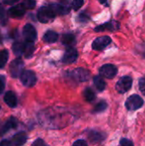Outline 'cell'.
Listing matches in <instances>:
<instances>
[{"mask_svg":"<svg viewBox=\"0 0 145 146\" xmlns=\"http://www.w3.org/2000/svg\"><path fill=\"white\" fill-rule=\"evenodd\" d=\"M112 39L109 36H101L97 38L92 43V49L95 50H104L110 43Z\"/></svg>","mask_w":145,"mask_h":146,"instance_id":"obj_7","label":"cell"},{"mask_svg":"<svg viewBox=\"0 0 145 146\" xmlns=\"http://www.w3.org/2000/svg\"><path fill=\"white\" fill-rule=\"evenodd\" d=\"M83 4H84V0H73L72 7H73V10L76 11V10L79 9Z\"/></svg>","mask_w":145,"mask_h":146,"instance_id":"obj_27","label":"cell"},{"mask_svg":"<svg viewBox=\"0 0 145 146\" xmlns=\"http://www.w3.org/2000/svg\"><path fill=\"white\" fill-rule=\"evenodd\" d=\"M107 107H108V104L105 102V101H100L96 106H95V108H94V110H93V112H95V113H100V112H103V111H104L106 109H107Z\"/></svg>","mask_w":145,"mask_h":146,"instance_id":"obj_25","label":"cell"},{"mask_svg":"<svg viewBox=\"0 0 145 146\" xmlns=\"http://www.w3.org/2000/svg\"><path fill=\"white\" fill-rule=\"evenodd\" d=\"M55 15H66L70 11V7L64 4H52L50 6Z\"/></svg>","mask_w":145,"mask_h":146,"instance_id":"obj_13","label":"cell"},{"mask_svg":"<svg viewBox=\"0 0 145 146\" xmlns=\"http://www.w3.org/2000/svg\"><path fill=\"white\" fill-rule=\"evenodd\" d=\"M1 9H1V4H0V12H1Z\"/></svg>","mask_w":145,"mask_h":146,"instance_id":"obj_36","label":"cell"},{"mask_svg":"<svg viewBox=\"0 0 145 146\" xmlns=\"http://www.w3.org/2000/svg\"><path fill=\"white\" fill-rule=\"evenodd\" d=\"M0 146H12L11 143L7 140V139H3L0 142Z\"/></svg>","mask_w":145,"mask_h":146,"instance_id":"obj_34","label":"cell"},{"mask_svg":"<svg viewBox=\"0 0 145 146\" xmlns=\"http://www.w3.org/2000/svg\"><path fill=\"white\" fill-rule=\"evenodd\" d=\"M5 87V80L3 77H0V93H2V92L4 90Z\"/></svg>","mask_w":145,"mask_h":146,"instance_id":"obj_32","label":"cell"},{"mask_svg":"<svg viewBox=\"0 0 145 146\" xmlns=\"http://www.w3.org/2000/svg\"><path fill=\"white\" fill-rule=\"evenodd\" d=\"M56 16L55 13L50 7H42L38 9L37 17L38 20L42 23H47Z\"/></svg>","mask_w":145,"mask_h":146,"instance_id":"obj_3","label":"cell"},{"mask_svg":"<svg viewBox=\"0 0 145 146\" xmlns=\"http://www.w3.org/2000/svg\"><path fill=\"white\" fill-rule=\"evenodd\" d=\"M118 69L113 64H105L99 69V74L102 77L107 79H113L117 74Z\"/></svg>","mask_w":145,"mask_h":146,"instance_id":"obj_6","label":"cell"},{"mask_svg":"<svg viewBox=\"0 0 145 146\" xmlns=\"http://www.w3.org/2000/svg\"><path fill=\"white\" fill-rule=\"evenodd\" d=\"M24 48H25V44H23L21 42H15L12 46L13 52L17 56H20L24 53Z\"/></svg>","mask_w":145,"mask_h":146,"instance_id":"obj_19","label":"cell"},{"mask_svg":"<svg viewBox=\"0 0 145 146\" xmlns=\"http://www.w3.org/2000/svg\"><path fill=\"white\" fill-rule=\"evenodd\" d=\"M43 38L46 43H55L58 39V33L54 31H47Z\"/></svg>","mask_w":145,"mask_h":146,"instance_id":"obj_17","label":"cell"},{"mask_svg":"<svg viewBox=\"0 0 145 146\" xmlns=\"http://www.w3.org/2000/svg\"><path fill=\"white\" fill-rule=\"evenodd\" d=\"M120 145L121 146H134L132 141H131L130 139H122L120 142Z\"/></svg>","mask_w":145,"mask_h":146,"instance_id":"obj_29","label":"cell"},{"mask_svg":"<svg viewBox=\"0 0 145 146\" xmlns=\"http://www.w3.org/2000/svg\"><path fill=\"white\" fill-rule=\"evenodd\" d=\"M19 0H3V3L4 4H7V5H13L15 4L16 2H18Z\"/></svg>","mask_w":145,"mask_h":146,"instance_id":"obj_33","label":"cell"},{"mask_svg":"<svg viewBox=\"0 0 145 146\" xmlns=\"http://www.w3.org/2000/svg\"><path fill=\"white\" fill-rule=\"evenodd\" d=\"M22 5L24 6V8H25L26 9H33V8L35 7L36 2H35L34 0H25V1L23 2Z\"/></svg>","mask_w":145,"mask_h":146,"instance_id":"obj_26","label":"cell"},{"mask_svg":"<svg viewBox=\"0 0 145 146\" xmlns=\"http://www.w3.org/2000/svg\"><path fill=\"white\" fill-rule=\"evenodd\" d=\"M24 62L21 58H16L9 65V73L13 78H17L21 76V73L24 71Z\"/></svg>","mask_w":145,"mask_h":146,"instance_id":"obj_5","label":"cell"},{"mask_svg":"<svg viewBox=\"0 0 145 146\" xmlns=\"http://www.w3.org/2000/svg\"><path fill=\"white\" fill-rule=\"evenodd\" d=\"M77 58H78V51L75 49L70 47L64 53V56L62 57V62L64 63L69 64L74 62L77 60Z\"/></svg>","mask_w":145,"mask_h":146,"instance_id":"obj_11","label":"cell"},{"mask_svg":"<svg viewBox=\"0 0 145 146\" xmlns=\"http://www.w3.org/2000/svg\"><path fill=\"white\" fill-rule=\"evenodd\" d=\"M132 86V79L130 76L121 77L116 83L115 88L119 93L124 94L127 92Z\"/></svg>","mask_w":145,"mask_h":146,"instance_id":"obj_2","label":"cell"},{"mask_svg":"<svg viewBox=\"0 0 145 146\" xmlns=\"http://www.w3.org/2000/svg\"><path fill=\"white\" fill-rule=\"evenodd\" d=\"M34 51V44L32 42H26L25 44V48H24V55L26 58H29L32 56V53Z\"/></svg>","mask_w":145,"mask_h":146,"instance_id":"obj_23","label":"cell"},{"mask_svg":"<svg viewBox=\"0 0 145 146\" xmlns=\"http://www.w3.org/2000/svg\"><path fill=\"white\" fill-rule=\"evenodd\" d=\"M9 59V52L7 50H3L0 51V68H3Z\"/></svg>","mask_w":145,"mask_h":146,"instance_id":"obj_24","label":"cell"},{"mask_svg":"<svg viewBox=\"0 0 145 146\" xmlns=\"http://www.w3.org/2000/svg\"><path fill=\"white\" fill-rule=\"evenodd\" d=\"M101 3H105L107 2V0H98Z\"/></svg>","mask_w":145,"mask_h":146,"instance_id":"obj_35","label":"cell"},{"mask_svg":"<svg viewBox=\"0 0 145 146\" xmlns=\"http://www.w3.org/2000/svg\"><path fill=\"white\" fill-rule=\"evenodd\" d=\"M32 146H49L42 139H38L37 140H35L32 144Z\"/></svg>","mask_w":145,"mask_h":146,"instance_id":"obj_30","label":"cell"},{"mask_svg":"<svg viewBox=\"0 0 145 146\" xmlns=\"http://www.w3.org/2000/svg\"><path fill=\"white\" fill-rule=\"evenodd\" d=\"M138 88L143 95L145 96V76L141 78L138 81Z\"/></svg>","mask_w":145,"mask_h":146,"instance_id":"obj_28","label":"cell"},{"mask_svg":"<svg viewBox=\"0 0 145 146\" xmlns=\"http://www.w3.org/2000/svg\"><path fill=\"white\" fill-rule=\"evenodd\" d=\"M121 27V24L116 21H110L109 22H106L103 25H100L98 27H97L95 28V31L96 32H103V31H116L118 29H120Z\"/></svg>","mask_w":145,"mask_h":146,"instance_id":"obj_10","label":"cell"},{"mask_svg":"<svg viewBox=\"0 0 145 146\" xmlns=\"http://www.w3.org/2000/svg\"><path fill=\"white\" fill-rule=\"evenodd\" d=\"M144 104V99L139 95L133 94L130 96L126 101V108L130 111H134L142 108Z\"/></svg>","mask_w":145,"mask_h":146,"instance_id":"obj_1","label":"cell"},{"mask_svg":"<svg viewBox=\"0 0 145 146\" xmlns=\"http://www.w3.org/2000/svg\"><path fill=\"white\" fill-rule=\"evenodd\" d=\"M62 42L63 44L68 45V46H71L72 44H73L75 43V38L73 34L70 33H67L64 34L62 38Z\"/></svg>","mask_w":145,"mask_h":146,"instance_id":"obj_20","label":"cell"},{"mask_svg":"<svg viewBox=\"0 0 145 146\" xmlns=\"http://www.w3.org/2000/svg\"><path fill=\"white\" fill-rule=\"evenodd\" d=\"M71 76L79 82H85L90 79V72L83 68H79L71 72Z\"/></svg>","mask_w":145,"mask_h":146,"instance_id":"obj_8","label":"cell"},{"mask_svg":"<svg viewBox=\"0 0 145 146\" xmlns=\"http://www.w3.org/2000/svg\"><path fill=\"white\" fill-rule=\"evenodd\" d=\"M89 139H91V142L93 143H98L100 141H103L104 140L106 135L103 133H100V132H97V131H91L89 133Z\"/></svg>","mask_w":145,"mask_h":146,"instance_id":"obj_16","label":"cell"},{"mask_svg":"<svg viewBox=\"0 0 145 146\" xmlns=\"http://www.w3.org/2000/svg\"><path fill=\"white\" fill-rule=\"evenodd\" d=\"M3 99H4L5 104L9 107H10V108L16 107V105H17V98H16V96L15 95L14 92H6V94L4 95Z\"/></svg>","mask_w":145,"mask_h":146,"instance_id":"obj_14","label":"cell"},{"mask_svg":"<svg viewBox=\"0 0 145 146\" xmlns=\"http://www.w3.org/2000/svg\"><path fill=\"white\" fill-rule=\"evenodd\" d=\"M16 127H17V121H16V119L14 118V117H11V118L9 119L8 121L5 123V125H4V127H3V132L5 133V132H7V131H9L10 129L15 128Z\"/></svg>","mask_w":145,"mask_h":146,"instance_id":"obj_21","label":"cell"},{"mask_svg":"<svg viewBox=\"0 0 145 146\" xmlns=\"http://www.w3.org/2000/svg\"><path fill=\"white\" fill-rule=\"evenodd\" d=\"M25 12L26 9L24 8V6L22 4H17L15 6L11 7L9 9L8 14L12 18H21L25 15Z\"/></svg>","mask_w":145,"mask_h":146,"instance_id":"obj_12","label":"cell"},{"mask_svg":"<svg viewBox=\"0 0 145 146\" xmlns=\"http://www.w3.org/2000/svg\"><path fill=\"white\" fill-rule=\"evenodd\" d=\"M93 82L95 86L99 92H103L106 88V82L103 80V79L101 76H95L93 78Z\"/></svg>","mask_w":145,"mask_h":146,"instance_id":"obj_18","label":"cell"},{"mask_svg":"<svg viewBox=\"0 0 145 146\" xmlns=\"http://www.w3.org/2000/svg\"><path fill=\"white\" fill-rule=\"evenodd\" d=\"M22 33H23V36H24L25 39L26 40V42H32V43H33L37 39V37H38L36 29L31 24H26L23 27Z\"/></svg>","mask_w":145,"mask_h":146,"instance_id":"obj_9","label":"cell"},{"mask_svg":"<svg viewBox=\"0 0 145 146\" xmlns=\"http://www.w3.org/2000/svg\"><path fill=\"white\" fill-rule=\"evenodd\" d=\"M27 139V136L24 132H20L13 137V144L15 146H22Z\"/></svg>","mask_w":145,"mask_h":146,"instance_id":"obj_15","label":"cell"},{"mask_svg":"<svg viewBox=\"0 0 145 146\" xmlns=\"http://www.w3.org/2000/svg\"><path fill=\"white\" fill-rule=\"evenodd\" d=\"M73 146H88V145H87V143H86L85 140H83V139H79V140H77V141H75V142L73 143Z\"/></svg>","mask_w":145,"mask_h":146,"instance_id":"obj_31","label":"cell"},{"mask_svg":"<svg viewBox=\"0 0 145 146\" xmlns=\"http://www.w3.org/2000/svg\"><path fill=\"white\" fill-rule=\"evenodd\" d=\"M83 96H84L85 99L87 102H92L96 98L95 92H93V90L91 88H86V89H85V91L83 92Z\"/></svg>","mask_w":145,"mask_h":146,"instance_id":"obj_22","label":"cell"},{"mask_svg":"<svg viewBox=\"0 0 145 146\" xmlns=\"http://www.w3.org/2000/svg\"><path fill=\"white\" fill-rule=\"evenodd\" d=\"M20 77H21V83L26 87H32L37 82L36 74L31 70H24Z\"/></svg>","mask_w":145,"mask_h":146,"instance_id":"obj_4","label":"cell"}]
</instances>
